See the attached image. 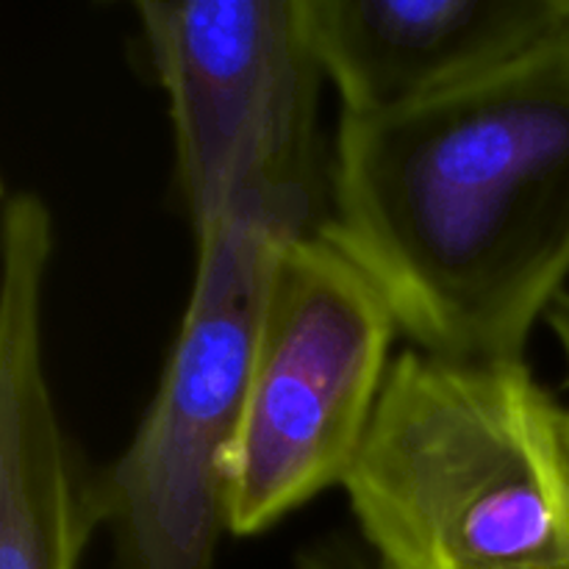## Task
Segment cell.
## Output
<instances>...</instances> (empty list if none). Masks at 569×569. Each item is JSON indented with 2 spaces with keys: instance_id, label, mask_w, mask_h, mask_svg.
Wrapping results in <instances>:
<instances>
[{
  "instance_id": "cell-1",
  "label": "cell",
  "mask_w": 569,
  "mask_h": 569,
  "mask_svg": "<svg viewBox=\"0 0 569 569\" xmlns=\"http://www.w3.org/2000/svg\"><path fill=\"white\" fill-rule=\"evenodd\" d=\"M320 231L415 350L526 359L569 278V17L437 98L339 117Z\"/></svg>"
},
{
  "instance_id": "cell-2",
  "label": "cell",
  "mask_w": 569,
  "mask_h": 569,
  "mask_svg": "<svg viewBox=\"0 0 569 569\" xmlns=\"http://www.w3.org/2000/svg\"><path fill=\"white\" fill-rule=\"evenodd\" d=\"M378 569H569V411L522 361H392L342 483Z\"/></svg>"
},
{
  "instance_id": "cell-3",
  "label": "cell",
  "mask_w": 569,
  "mask_h": 569,
  "mask_svg": "<svg viewBox=\"0 0 569 569\" xmlns=\"http://www.w3.org/2000/svg\"><path fill=\"white\" fill-rule=\"evenodd\" d=\"M309 231L298 211L242 194L194 233L192 292L159 387L128 448L98 472L114 569H214L272 261L283 239Z\"/></svg>"
},
{
  "instance_id": "cell-4",
  "label": "cell",
  "mask_w": 569,
  "mask_h": 569,
  "mask_svg": "<svg viewBox=\"0 0 569 569\" xmlns=\"http://www.w3.org/2000/svg\"><path fill=\"white\" fill-rule=\"evenodd\" d=\"M376 283L317 228L272 261L242 422L228 453V533L259 537L342 487L398 337Z\"/></svg>"
},
{
  "instance_id": "cell-5",
  "label": "cell",
  "mask_w": 569,
  "mask_h": 569,
  "mask_svg": "<svg viewBox=\"0 0 569 569\" xmlns=\"http://www.w3.org/2000/svg\"><path fill=\"white\" fill-rule=\"evenodd\" d=\"M137 14L170 103L176 187L192 231L242 194L278 200L320 226L326 72L300 0H144Z\"/></svg>"
},
{
  "instance_id": "cell-6",
  "label": "cell",
  "mask_w": 569,
  "mask_h": 569,
  "mask_svg": "<svg viewBox=\"0 0 569 569\" xmlns=\"http://www.w3.org/2000/svg\"><path fill=\"white\" fill-rule=\"evenodd\" d=\"M0 244V569H78L100 528L98 472L61 422L44 365L53 217L37 192L6 189Z\"/></svg>"
},
{
  "instance_id": "cell-7",
  "label": "cell",
  "mask_w": 569,
  "mask_h": 569,
  "mask_svg": "<svg viewBox=\"0 0 569 569\" xmlns=\"http://www.w3.org/2000/svg\"><path fill=\"white\" fill-rule=\"evenodd\" d=\"M311 48L342 114L437 98L531 50L569 0H300Z\"/></svg>"
},
{
  "instance_id": "cell-8",
  "label": "cell",
  "mask_w": 569,
  "mask_h": 569,
  "mask_svg": "<svg viewBox=\"0 0 569 569\" xmlns=\"http://www.w3.org/2000/svg\"><path fill=\"white\" fill-rule=\"evenodd\" d=\"M548 326L553 328L556 339H559L561 353H565V361H567V376H569V292L561 295V298L553 303V309H550L548 315Z\"/></svg>"
}]
</instances>
